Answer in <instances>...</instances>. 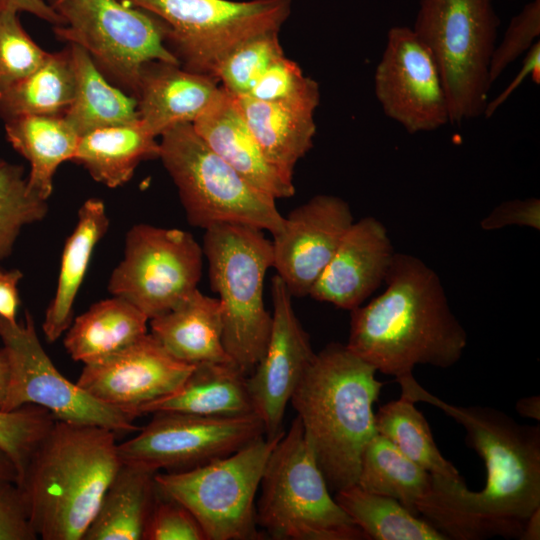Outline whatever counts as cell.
<instances>
[{"label":"cell","instance_id":"6da1fadb","mask_svg":"<svg viewBox=\"0 0 540 540\" xmlns=\"http://www.w3.org/2000/svg\"><path fill=\"white\" fill-rule=\"evenodd\" d=\"M396 381L401 395L432 404L460 423L486 469L480 491H471L464 480L432 474L418 514L447 539H521L527 518L540 507L539 426L519 424L491 407L449 404L426 391L412 374Z\"/></svg>","mask_w":540,"mask_h":540},{"label":"cell","instance_id":"7a4b0ae2","mask_svg":"<svg viewBox=\"0 0 540 540\" xmlns=\"http://www.w3.org/2000/svg\"><path fill=\"white\" fill-rule=\"evenodd\" d=\"M385 291L351 310L346 347L396 379L416 365L449 368L467 346L437 273L416 256L395 252Z\"/></svg>","mask_w":540,"mask_h":540},{"label":"cell","instance_id":"3957f363","mask_svg":"<svg viewBox=\"0 0 540 540\" xmlns=\"http://www.w3.org/2000/svg\"><path fill=\"white\" fill-rule=\"evenodd\" d=\"M117 434L55 420L32 451L16 485L43 540H82L121 465Z\"/></svg>","mask_w":540,"mask_h":540},{"label":"cell","instance_id":"277c9868","mask_svg":"<svg viewBox=\"0 0 540 540\" xmlns=\"http://www.w3.org/2000/svg\"><path fill=\"white\" fill-rule=\"evenodd\" d=\"M346 345L316 353L290 399L330 491L357 482L362 453L377 434L373 404L384 383Z\"/></svg>","mask_w":540,"mask_h":540},{"label":"cell","instance_id":"5b68a950","mask_svg":"<svg viewBox=\"0 0 540 540\" xmlns=\"http://www.w3.org/2000/svg\"><path fill=\"white\" fill-rule=\"evenodd\" d=\"M202 249L211 288L219 295L224 349L249 375L271 332L272 314L265 308L263 289L273 265L272 241L256 227L220 224L205 230Z\"/></svg>","mask_w":540,"mask_h":540},{"label":"cell","instance_id":"8992f818","mask_svg":"<svg viewBox=\"0 0 540 540\" xmlns=\"http://www.w3.org/2000/svg\"><path fill=\"white\" fill-rule=\"evenodd\" d=\"M260 487L256 522L272 539H367L330 495L297 416L273 448Z\"/></svg>","mask_w":540,"mask_h":540},{"label":"cell","instance_id":"52a82bcc","mask_svg":"<svg viewBox=\"0 0 540 540\" xmlns=\"http://www.w3.org/2000/svg\"><path fill=\"white\" fill-rule=\"evenodd\" d=\"M494 0H419L411 27L440 71L449 124L483 116L500 19Z\"/></svg>","mask_w":540,"mask_h":540},{"label":"cell","instance_id":"ba28073f","mask_svg":"<svg viewBox=\"0 0 540 540\" xmlns=\"http://www.w3.org/2000/svg\"><path fill=\"white\" fill-rule=\"evenodd\" d=\"M159 158L173 179L189 224L208 229L242 224L278 233L284 217L275 199L261 192L217 155L192 123H180L160 136Z\"/></svg>","mask_w":540,"mask_h":540},{"label":"cell","instance_id":"9c48e42d","mask_svg":"<svg viewBox=\"0 0 540 540\" xmlns=\"http://www.w3.org/2000/svg\"><path fill=\"white\" fill-rule=\"evenodd\" d=\"M284 434V433H283ZM260 436L222 458L181 472L155 475L157 490L184 505L207 540H257L255 496L268 458L282 437Z\"/></svg>","mask_w":540,"mask_h":540},{"label":"cell","instance_id":"30bf717a","mask_svg":"<svg viewBox=\"0 0 540 540\" xmlns=\"http://www.w3.org/2000/svg\"><path fill=\"white\" fill-rule=\"evenodd\" d=\"M166 26V45L180 65L213 76L237 45L259 34L279 32L292 0H120Z\"/></svg>","mask_w":540,"mask_h":540},{"label":"cell","instance_id":"8fae6325","mask_svg":"<svg viewBox=\"0 0 540 540\" xmlns=\"http://www.w3.org/2000/svg\"><path fill=\"white\" fill-rule=\"evenodd\" d=\"M62 20L56 37L84 48L105 77L135 95L142 66L180 65L166 45V26L120 0H48Z\"/></svg>","mask_w":540,"mask_h":540},{"label":"cell","instance_id":"7c38bea8","mask_svg":"<svg viewBox=\"0 0 540 540\" xmlns=\"http://www.w3.org/2000/svg\"><path fill=\"white\" fill-rule=\"evenodd\" d=\"M202 265L203 249L191 233L136 224L126 234L124 256L110 276L108 290L150 320L197 288Z\"/></svg>","mask_w":540,"mask_h":540},{"label":"cell","instance_id":"4fadbf2b","mask_svg":"<svg viewBox=\"0 0 540 540\" xmlns=\"http://www.w3.org/2000/svg\"><path fill=\"white\" fill-rule=\"evenodd\" d=\"M0 339L10 362L5 411L31 404L48 410L57 420L101 426L116 434L139 431L132 415L98 401L58 371L28 311L22 324L0 316Z\"/></svg>","mask_w":540,"mask_h":540},{"label":"cell","instance_id":"5bb4252c","mask_svg":"<svg viewBox=\"0 0 540 540\" xmlns=\"http://www.w3.org/2000/svg\"><path fill=\"white\" fill-rule=\"evenodd\" d=\"M131 439L118 443L123 463L181 472L225 457L265 435L255 414L201 416L155 412Z\"/></svg>","mask_w":540,"mask_h":540},{"label":"cell","instance_id":"9a60e30c","mask_svg":"<svg viewBox=\"0 0 540 540\" xmlns=\"http://www.w3.org/2000/svg\"><path fill=\"white\" fill-rule=\"evenodd\" d=\"M374 92L383 113L410 134L449 124L447 96L437 63L411 27L388 30L375 68Z\"/></svg>","mask_w":540,"mask_h":540},{"label":"cell","instance_id":"2e32d148","mask_svg":"<svg viewBox=\"0 0 540 540\" xmlns=\"http://www.w3.org/2000/svg\"><path fill=\"white\" fill-rule=\"evenodd\" d=\"M271 296L273 313L268 344L247 376L254 412L268 439L285 432L282 424L286 407L316 355L296 316L292 295L278 275L272 278Z\"/></svg>","mask_w":540,"mask_h":540},{"label":"cell","instance_id":"e0dca14e","mask_svg":"<svg viewBox=\"0 0 540 540\" xmlns=\"http://www.w3.org/2000/svg\"><path fill=\"white\" fill-rule=\"evenodd\" d=\"M193 368L147 333L104 359L84 364L76 383L98 401L137 418L143 407L176 392Z\"/></svg>","mask_w":540,"mask_h":540},{"label":"cell","instance_id":"ac0fdd59","mask_svg":"<svg viewBox=\"0 0 540 540\" xmlns=\"http://www.w3.org/2000/svg\"><path fill=\"white\" fill-rule=\"evenodd\" d=\"M354 222L349 204L320 194L296 207L273 235V265L292 297H304L329 264Z\"/></svg>","mask_w":540,"mask_h":540},{"label":"cell","instance_id":"d6986e66","mask_svg":"<svg viewBox=\"0 0 540 540\" xmlns=\"http://www.w3.org/2000/svg\"><path fill=\"white\" fill-rule=\"evenodd\" d=\"M394 254L380 220L354 221L309 296L351 311L384 282Z\"/></svg>","mask_w":540,"mask_h":540},{"label":"cell","instance_id":"ffe728a7","mask_svg":"<svg viewBox=\"0 0 540 540\" xmlns=\"http://www.w3.org/2000/svg\"><path fill=\"white\" fill-rule=\"evenodd\" d=\"M192 125L205 143L255 188L275 200L295 194L293 180L267 160L235 97L222 86Z\"/></svg>","mask_w":540,"mask_h":540},{"label":"cell","instance_id":"44dd1931","mask_svg":"<svg viewBox=\"0 0 540 540\" xmlns=\"http://www.w3.org/2000/svg\"><path fill=\"white\" fill-rule=\"evenodd\" d=\"M218 80L163 61L145 63L134 95L139 119L159 137L180 123H193L219 91Z\"/></svg>","mask_w":540,"mask_h":540},{"label":"cell","instance_id":"7402d4cb","mask_svg":"<svg viewBox=\"0 0 540 540\" xmlns=\"http://www.w3.org/2000/svg\"><path fill=\"white\" fill-rule=\"evenodd\" d=\"M234 97L267 160L285 177L293 180L297 162L313 146L316 133L314 112L319 104L265 102L249 96Z\"/></svg>","mask_w":540,"mask_h":540},{"label":"cell","instance_id":"603a6c76","mask_svg":"<svg viewBox=\"0 0 540 540\" xmlns=\"http://www.w3.org/2000/svg\"><path fill=\"white\" fill-rule=\"evenodd\" d=\"M149 321L153 337L181 362L193 366L233 362L222 342L219 299L204 295L198 288L173 309Z\"/></svg>","mask_w":540,"mask_h":540},{"label":"cell","instance_id":"cb8c5ba5","mask_svg":"<svg viewBox=\"0 0 540 540\" xmlns=\"http://www.w3.org/2000/svg\"><path fill=\"white\" fill-rule=\"evenodd\" d=\"M247 376L231 361L197 364L176 392L146 405L141 409L140 416L155 412L201 416L255 413Z\"/></svg>","mask_w":540,"mask_h":540},{"label":"cell","instance_id":"d4e9b609","mask_svg":"<svg viewBox=\"0 0 540 540\" xmlns=\"http://www.w3.org/2000/svg\"><path fill=\"white\" fill-rule=\"evenodd\" d=\"M102 200L90 198L78 211L77 224L67 238L60 263L57 287L43 320L48 342H55L72 323L73 305L97 243L109 228Z\"/></svg>","mask_w":540,"mask_h":540},{"label":"cell","instance_id":"484cf974","mask_svg":"<svg viewBox=\"0 0 540 540\" xmlns=\"http://www.w3.org/2000/svg\"><path fill=\"white\" fill-rule=\"evenodd\" d=\"M157 472L122 462L82 540H142L158 494Z\"/></svg>","mask_w":540,"mask_h":540},{"label":"cell","instance_id":"4316f807","mask_svg":"<svg viewBox=\"0 0 540 540\" xmlns=\"http://www.w3.org/2000/svg\"><path fill=\"white\" fill-rule=\"evenodd\" d=\"M148 321L134 305L112 296L94 303L72 320L65 332L64 347L74 361L93 363L146 335Z\"/></svg>","mask_w":540,"mask_h":540},{"label":"cell","instance_id":"83f0119b","mask_svg":"<svg viewBox=\"0 0 540 540\" xmlns=\"http://www.w3.org/2000/svg\"><path fill=\"white\" fill-rule=\"evenodd\" d=\"M157 138L140 119L97 129L80 137L71 161L82 165L95 181L119 187L131 179L141 161L159 158Z\"/></svg>","mask_w":540,"mask_h":540},{"label":"cell","instance_id":"f1b7e54d","mask_svg":"<svg viewBox=\"0 0 540 540\" xmlns=\"http://www.w3.org/2000/svg\"><path fill=\"white\" fill-rule=\"evenodd\" d=\"M8 142L30 164L28 186L48 200L63 162L72 160L80 136L64 116L29 115L5 121Z\"/></svg>","mask_w":540,"mask_h":540},{"label":"cell","instance_id":"f546056e","mask_svg":"<svg viewBox=\"0 0 540 540\" xmlns=\"http://www.w3.org/2000/svg\"><path fill=\"white\" fill-rule=\"evenodd\" d=\"M75 73V93L64 118L81 137L94 130L139 120L137 100L111 85L89 53L69 44Z\"/></svg>","mask_w":540,"mask_h":540},{"label":"cell","instance_id":"4dcf8cb0","mask_svg":"<svg viewBox=\"0 0 540 540\" xmlns=\"http://www.w3.org/2000/svg\"><path fill=\"white\" fill-rule=\"evenodd\" d=\"M75 93V73L70 46L49 53L33 73L0 93L4 121L29 115L64 116Z\"/></svg>","mask_w":540,"mask_h":540},{"label":"cell","instance_id":"1f68e13d","mask_svg":"<svg viewBox=\"0 0 540 540\" xmlns=\"http://www.w3.org/2000/svg\"><path fill=\"white\" fill-rule=\"evenodd\" d=\"M356 484L391 497L418 515L417 505L431 488L432 474L377 433L362 453Z\"/></svg>","mask_w":540,"mask_h":540},{"label":"cell","instance_id":"d6a6232c","mask_svg":"<svg viewBox=\"0 0 540 540\" xmlns=\"http://www.w3.org/2000/svg\"><path fill=\"white\" fill-rule=\"evenodd\" d=\"M335 493V501L367 539L447 540L426 519L418 518L391 497L369 492L357 484Z\"/></svg>","mask_w":540,"mask_h":540},{"label":"cell","instance_id":"836d02e7","mask_svg":"<svg viewBox=\"0 0 540 540\" xmlns=\"http://www.w3.org/2000/svg\"><path fill=\"white\" fill-rule=\"evenodd\" d=\"M414 404L412 399L401 395L381 406L375 414L377 433L429 473L463 480L439 451L426 418Z\"/></svg>","mask_w":540,"mask_h":540},{"label":"cell","instance_id":"e575fe53","mask_svg":"<svg viewBox=\"0 0 540 540\" xmlns=\"http://www.w3.org/2000/svg\"><path fill=\"white\" fill-rule=\"evenodd\" d=\"M47 211V200L30 190L24 168L0 158V261L11 254L21 230Z\"/></svg>","mask_w":540,"mask_h":540},{"label":"cell","instance_id":"d590c367","mask_svg":"<svg viewBox=\"0 0 540 540\" xmlns=\"http://www.w3.org/2000/svg\"><path fill=\"white\" fill-rule=\"evenodd\" d=\"M278 33L267 32L243 41L221 60L213 76L232 95H247L272 62L284 55Z\"/></svg>","mask_w":540,"mask_h":540},{"label":"cell","instance_id":"8d00e7d4","mask_svg":"<svg viewBox=\"0 0 540 540\" xmlns=\"http://www.w3.org/2000/svg\"><path fill=\"white\" fill-rule=\"evenodd\" d=\"M48 56L24 30L18 13L0 12V93L33 73Z\"/></svg>","mask_w":540,"mask_h":540},{"label":"cell","instance_id":"74e56055","mask_svg":"<svg viewBox=\"0 0 540 540\" xmlns=\"http://www.w3.org/2000/svg\"><path fill=\"white\" fill-rule=\"evenodd\" d=\"M55 420L48 410L31 404L0 411V449L15 464L18 479L35 446Z\"/></svg>","mask_w":540,"mask_h":540},{"label":"cell","instance_id":"f35d334b","mask_svg":"<svg viewBox=\"0 0 540 540\" xmlns=\"http://www.w3.org/2000/svg\"><path fill=\"white\" fill-rule=\"evenodd\" d=\"M265 102H309L319 104V84L303 74L300 66L285 57L277 58L245 95Z\"/></svg>","mask_w":540,"mask_h":540},{"label":"cell","instance_id":"ab89813d","mask_svg":"<svg viewBox=\"0 0 540 540\" xmlns=\"http://www.w3.org/2000/svg\"><path fill=\"white\" fill-rule=\"evenodd\" d=\"M540 36V0H529L509 22L502 40L496 44L489 66L493 83L510 64L524 55Z\"/></svg>","mask_w":540,"mask_h":540},{"label":"cell","instance_id":"60d3db41","mask_svg":"<svg viewBox=\"0 0 540 540\" xmlns=\"http://www.w3.org/2000/svg\"><path fill=\"white\" fill-rule=\"evenodd\" d=\"M142 540L207 539L197 519L184 505L158 492Z\"/></svg>","mask_w":540,"mask_h":540},{"label":"cell","instance_id":"b9f144b4","mask_svg":"<svg viewBox=\"0 0 540 540\" xmlns=\"http://www.w3.org/2000/svg\"><path fill=\"white\" fill-rule=\"evenodd\" d=\"M23 494L14 484L0 486V540H36Z\"/></svg>","mask_w":540,"mask_h":540},{"label":"cell","instance_id":"7bdbcfd3","mask_svg":"<svg viewBox=\"0 0 540 540\" xmlns=\"http://www.w3.org/2000/svg\"><path fill=\"white\" fill-rule=\"evenodd\" d=\"M484 230L501 229L509 225L540 229V200L532 197L524 200L514 199L496 206L481 221Z\"/></svg>","mask_w":540,"mask_h":540},{"label":"cell","instance_id":"ee69618b","mask_svg":"<svg viewBox=\"0 0 540 540\" xmlns=\"http://www.w3.org/2000/svg\"><path fill=\"white\" fill-rule=\"evenodd\" d=\"M538 85L540 83V42L537 41L525 54L519 72L509 85L493 100L488 101L483 116L490 118L496 110L512 95L527 77Z\"/></svg>","mask_w":540,"mask_h":540},{"label":"cell","instance_id":"f6af8a7d","mask_svg":"<svg viewBox=\"0 0 540 540\" xmlns=\"http://www.w3.org/2000/svg\"><path fill=\"white\" fill-rule=\"evenodd\" d=\"M22 277L19 269H0V316L9 322H16L20 305L18 284Z\"/></svg>","mask_w":540,"mask_h":540},{"label":"cell","instance_id":"bcb514c9","mask_svg":"<svg viewBox=\"0 0 540 540\" xmlns=\"http://www.w3.org/2000/svg\"><path fill=\"white\" fill-rule=\"evenodd\" d=\"M12 11L16 13L27 12L53 26L62 25L58 14L43 0H0V12Z\"/></svg>","mask_w":540,"mask_h":540},{"label":"cell","instance_id":"7dc6e473","mask_svg":"<svg viewBox=\"0 0 540 540\" xmlns=\"http://www.w3.org/2000/svg\"><path fill=\"white\" fill-rule=\"evenodd\" d=\"M10 382V362L7 351L0 349V411H5Z\"/></svg>","mask_w":540,"mask_h":540},{"label":"cell","instance_id":"c3c4849f","mask_svg":"<svg viewBox=\"0 0 540 540\" xmlns=\"http://www.w3.org/2000/svg\"><path fill=\"white\" fill-rule=\"evenodd\" d=\"M18 481V470L11 458L0 449V486Z\"/></svg>","mask_w":540,"mask_h":540},{"label":"cell","instance_id":"681fc988","mask_svg":"<svg viewBox=\"0 0 540 540\" xmlns=\"http://www.w3.org/2000/svg\"><path fill=\"white\" fill-rule=\"evenodd\" d=\"M516 411L523 417L539 421L540 419V398L530 396L518 400Z\"/></svg>","mask_w":540,"mask_h":540},{"label":"cell","instance_id":"f907efd6","mask_svg":"<svg viewBox=\"0 0 540 540\" xmlns=\"http://www.w3.org/2000/svg\"><path fill=\"white\" fill-rule=\"evenodd\" d=\"M540 538V507L527 518L522 540H538Z\"/></svg>","mask_w":540,"mask_h":540}]
</instances>
